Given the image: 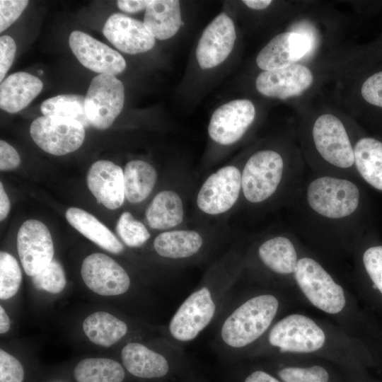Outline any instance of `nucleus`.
Instances as JSON below:
<instances>
[{
    "label": "nucleus",
    "instance_id": "1",
    "mask_svg": "<svg viewBox=\"0 0 382 382\" xmlns=\"http://www.w3.org/2000/svg\"><path fill=\"white\" fill-rule=\"evenodd\" d=\"M238 272L231 256L214 265L173 314L166 328L168 340L182 347L214 325L231 297Z\"/></svg>",
    "mask_w": 382,
    "mask_h": 382
},
{
    "label": "nucleus",
    "instance_id": "2",
    "mask_svg": "<svg viewBox=\"0 0 382 382\" xmlns=\"http://www.w3.org/2000/svg\"><path fill=\"white\" fill-rule=\"evenodd\" d=\"M280 297L274 292H253L231 301L214 324L212 345L228 356L248 355L265 337L281 311Z\"/></svg>",
    "mask_w": 382,
    "mask_h": 382
},
{
    "label": "nucleus",
    "instance_id": "3",
    "mask_svg": "<svg viewBox=\"0 0 382 382\" xmlns=\"http://www.w3.org/2000/svg\"><path fill=\"white\" fill-rule=\"evenodd\" d=\"M327 342L326 332L316 320L306 315L291 313L277 320L248 355L270 352L312 354L323 349Z\"/></svg>",
    "mask_w": 382,
    "mask_h": 382
},
{
    "label": "nucleus",
    "instance_id": "4",
    "mask_svg": "<svg viewBox=\"0 0 382 382\" xmlns=\"http://www.w3.org/2000/svg\"><path fill=\"white\" fill-rule=\"evenodd\" d=\"M294 277L301 291L316 308L330 315H337L345 308L343 288L314 259H299Z\"/></svg>",
    "mask_w": 382,
    "mask_h": 382
},
{
    "label": "nucleus",
    "instance_id": "5",
    "mask_svg": "<svg viewBox=\"0 0 382 382\" xmlns=\"http://www.w3.org/2000/svg\"><path fill=\"white\" fill-rule=\"evenodd\" d=\"M306 198L310 207L318 214L330 219H342L357 209L360 192L350 180L323 176L309 184Z\"/></svg>",
    "mask_w": 382,
    "mask_h": 382
},
{
    "label": "nucleus",
    "instance_id": "6",
    "mask_svg": "<svg viewBox=\"0 0 382 382\" xmlns=\"http://www.w3.org/2000/svg\"><path fill=\"white\" fill-rule=\"evenodd\" d=\"M284 161L272 150H262L252 155L241 173V187L245 198L260 203L270 198L281 183Z\"/></svg>",
    "mask_w": 382,
    "mask_h": 382
},
{
    "label": "nucleus",
    "instance_id": "7",
    "mask_svg": "<svg viewBox=\"0 0 382 382\" xmlns=\"http://www.w3.org/2000/svg\"><path fill=\"white\" fill-rule=\"evenodd\" d=\"M125 102L122 82L112 74L95 76L85 97L87 118L94 128L105 129L110 127L121 112Z\"/></svg>",
    "mask_w": 382,
    "mask_h": 382
},
{
    "label": "nucleus",
    "instance_id": "8",
    "mask_svg": "<svg viewBox=\"0 0 382 382\" xmlns=\"http://www.w3.org/2000/svg\"><path fill=\"white\" fill-rule=\"evenodd\" d=\"M30 133L41 149L55 156L77 150L85 139L84 127L75 120L63 117H38L31 123Z\"/></svg>",
    "mask_w": 382,
    "mask_h": 382
},
{
    "label": "nucleus",
    "instance_id": "9",
    "mask_svg": "<svg viewBox=\"0 0 382 382\" xmlns=\"http://www.w3.org/2000/svg\"><path fill=\"white\" fill-rule=\"evenodd\" d=\"M241 190L240 170L234 166H226L204 180L197 193V205L208 215L221 214L235 205Z\"/></svg>",
    "mask_w": 382,
    "mask_h": 382
},
{
    "label": "nucleus",
    "instance_id": "10",
    "mask_svg": "<svg viewBox=\"0 0 382 382\" xmlns=\"http://www.w3.org/2000/svg\"><path fill=\"white\" fill-rule=\"evenodd\" d=\"M313 139L320 155L330 164L347 168L354 163V149L346 129L335 115L324 114L316 120Z\"/></svg>",
    "mask_w": 382,
    "mask_h": 382
},
{
    "label": "nucleus",
    "instance_id": "11",
    "mask_svg": "<svg viewBox=\"0 0 382 382\" xmlns=\"http://www.w3.org/2000/svg\"><path fill=\"white\" fill-rule=\"evenodd\" d=\"M17 248L21 262L28 276L37 274L53 260L51 234L40 221L29 219L21 225L18 232Z\"/></svg>",
    "mask_w": 382,
    "mask_h": 382
},
{
    "label": "nucleus",
    "instance_id": "12",
    "mask_svg": "<svg viewBox=\"0 0 382 382\" xmlns=\"http://www.w3.org/2000/svg\"><path fill=\"white\" fill-rule=\"evenodd\" d=\"M81 273L86 285L102 296L123 294L131 285L125 270L103 253H93L86 257L82 263Z\"/></svg>",
    "mask_w": 382,
    "mask_h": 382
},
{
    "label": "nucleus",
    "instance_id": "13",
    "mask_svg": "<svg viewBox=\"0 0 382 382\" xmlns=\"http://www.w3.org/2000/svg\"><path fill=\"white\" fill-rule=\"evenodd\" d=\"M254 105L248 100H234L218 108L212 114L208 133L215 142L222 145L238 141L253 123Z\"/></svg>",
    "mask_w": 382,
    "mask_h": 382
},
{
    "label": "nucleus",
    "instance_id": "14",
    "mask_svg": "<svg viewBox=\"0 0 382 382\" xmlns=\"http://www.w3.org/2000/svg\"><path fill=\"white\" fill-rule=\"evenodd\" d=\"M69 45L83 66L99 74L115 76L126 67L125 60L118 52L83 32H71Z\"/></svg>",
    "mask_w": 382,
    "mask_h": 382
},
{
    "label": "nucleus",
    "instance_id": "15",
    "mask_svg": "<svg viewBox=\"0 0 382 382\" xmlns=\"http://www.w3.org/2000/svg\"><path fill=\"white\" fill-rule=\"evenodd\" d=\"M162 351L153 349L139 342H130L122 347L121 359L127 371L136 377L161 378L169 374L171 363H174L171 359L180 358L183 349L178 346L168 354Z\"/></svg>",
    "mask_w": 382,
    "mask_h": 382
},
{
    "label": "nucleus",
    "instance_id": "16",
    "mask_svg": "<svg viewBox=\"0 0 382 382\" xmlns=\"http://www.w3.org/2000/svg\"><path fill=\"white\" fill-rule=\"evenodd\" d=\"M236 34L233 22L225 13L218 15L204 29L198 42L196 57L203 69L216 66L231 52Z\"/></svg>",
    "mask_w": 382,
    "mask_h": 382
},
{
    "label": "nucleus",
    "instance_id": "17",
    "mask_svg": "<svg viewBox=\"0 0 382 382\" xmlns=\"http://www.w3.org/2000/svg\"><path fill=\"white\" fill-rule=\"evenodd\" d=\"M312 47L311 37L299 32H285L274 36L259 52L256 63L264 71L279 69L303 57Z\"/></svg>",
    "mask_w": 382,
    "mask_h": 382
},
{
    "label": "nucleus",
    "instance_id": "18",
    "mask_svg": "<svg viewBox=\"0 0 382 382\" xmlns=\"http://www.w3.org/2000/svg\"><path fill=\"white\" fill-rule=\"evenodd\" d=\"M103 34L117 49L127 54L145 52L155 45V37L144 22L120 13L108 18Z\"/></svg>",
    "mask_w": 382,
    "mask_h": 382
},
{
    "label": "nucleus",
    "instance_id": "19",
    "mask_svg": "<svg viewBox=\"0 0 382 382\" xmlns=\"http://www.w3.org/2000/svg\"><path fill=\"white\" fill-rule=\"evenodd\" d=\"M311 70L294 64L279 69L264 71L256 79L257 90L267 97L285 99L302 94L312 83Z\"/></svg>",
    "mask_w": 382,
    "mask_h": 382
},
{
    "label": "nucleus",
    "instance_id": "20",
    "mask_svg": "<svg viewBox=\"0 0 382 382\" xmlns=\"http://www.w3.org/2000/svg\"><path fill=\"white\" fill-rule=\"evenodd\" d=\"M87 184L98 202L108 209H115L123 204L125 198L123 170L112 161L95 162L88 172Z\"/></svg>",
    "mask_w": 382,
    "mask_h": 382
},
{
    "label": "nucleus",
    "instance_id": "21",
    "mask_svg": "<svg viewBox=\"0 0 382 382\" xmlns=\"http://www.w3.org/2000/svg\"><path fill=\"white\" fill-rule=\"evenodd\" d=\"M153 246L156 254L173 262L190 261L203 254L205 241L194 230H169L159 233Z\"/></svg>",
    "mask_w": 382,
    "mask_h": 382
},
{
    "label": "nucleus",
    "instance_id": "22",
    "mask_svg": "<svg viewBox=\"0 0 382 382\" xmlns=\"http://www.w3.org/2000/svg\"><path fill=\"white\" fill-rule=\"evenodd\" d=\"M43 88L37 76L24 71L13 73L0 85V108L9 113H16L28 106Z\"/></svg>",
    "mask_w": 382,
    "mask_h": 382
},
{
    "label": "nucleus",
    "instance_id": "23",
    "mask_svg": "<svg viewBox=\"0 0 382 382\" xmlns=\"http://www.w3.org/2000/svg\"><path fill=\"white\" fill-rule=\"evenodd\" d=\"M257 255L267 270L278 275L294 274L299 260L293 243L282 236L262 242L257 248Z\"/></svg>",
    "mask_w": 382,
    "mask_h": 382
},
{
    "label": "nucleus",
    "instance_id": "24",
    "mask_svg": "<svg viewBox=\"0 0 382 382\" xmlns=\"http://www.w3.org/2000/svg\"><path fill=\"white\" fill-rule=\"evenodd\" d=\"M183 201L176 192L165 190L152 199L145 213L149 226L156 230H170L184 219Z\"/></svg>",
    "mask_w": 382,
    "mask_h": 382
},
{
    "label": "nucleus",
    "instance_id": "25",
    "mask_svg": "<svg viewBox=\"0 0 382 382\" xmlns=\"http://www.w3.org/2000/svg\"><path fill=\"white\" fill-rule=\"evenodd\" d=\"M144 23L158 40L170 38L183 24L180 1L177 0H154L146 8Z\"/></svg>",
    "mask_w": 382,
    "mask_h": 382
},
{
    "label": "nucleus",
    "instance_id": "26",
    "mask_svg": "<svg viewBox=\"0 0 382 382\" xmlns=\"http://www.w3.org/2000/svg\"><path fill=\"white\" fill-rule=\"evenodd\" d=\"M66 218L74 228L100 248L114 254L124 250L115 234L90 213L71 207L66 212Z\"/></svg>",
    "mask_w": 382,
    "mask_h": 382
},
{
    "label": "nucleus",
    "instance_id": "27",
    "mask_svg": "<svg viewBox=\"0 0 382 382\" xmlns=\"http://www.w3.org/2000/svg\"><path fill=\"white\" fill-rule=\"evenodd\" d=\"M83 330L93 343L109 347L127 335L128 326L125 322L112 314L97 311L84 320Z\"/></svg>",
    "mask_w": 382,
    "mask_h": 382
},
{
    "label": "nucleus",
    "instance_id": "28",
    "mask_svg": "<svg viewBox=\"0 0 382 382\" xmlns=\"http://www.w3.org/2000/svg\"><path fill=\"white\" fill-rule=\"evenodd\" d=\"M354 164L361 176L382 190V142L370 137L360 139L354 148Z\"/></svg>",
    "mask_w": 382,
    "mask_h": 382
},
{
    "label": "nucleus",
    "instance_id": "29",
    "mask_svg": "<svg viewBox=\"0 0 382 382\" xmlns=\"http://www.w3.org/2000/svg\"><path fill=\"white\" fill-rule=\"evenodd\" d=\"M125 195L131 203L143 202L151 192L157 180L155 168L141 160L128 162L123 171Z\"/></svg>",
    "mask_w": 382,
    "mask_h": 382
},
{
    "label": "nucleus",
    "instance_id": "30",
    "mask_svg": "<svg viewBox=\"0 0 382 382\" xmlns=\"http://www.w3.org/2000/svg\"><path fill=\"white\" fill-rule=\"evenodd\" d=\"M77 382H122L125 373L117 361L107 358H88L76 366Z\"/></svg>",
    "mask_w": 382,
    "mask_h": 382
},
{
    "label": "nucleus",
    "instance_id": "31",
    "mask_svg": "<svg viewBox=\"0 0 382 382\" xmlns=\"http://www.w3.org/2000/svg\"><path fill=\"white\" fill-rule=\"evenodd\" d=\"M40 110L45 116L63 117L75 120L83 127L91 124L85 110V97L78 94H62L43 101Z\"/></svg>",
    "mask_w": 382,
    "mask_h": 382
},
{
    "label": "nucleus",
    "instance_id": "32",
    "mask_svg": "<svg viewBox=\"0 0 382 382\" xmlns=\"http://www.w3.org/2000/svg\"><path fill=\"white\" fill-rule=\"evenodd\" d=\"M274 374L282 382H337L331 371L321 364H279Z\"/></svg>",
    "mask_w": 382,
    "mask_h": 382
},
{
    "label": "nucleus",
    "instance_id": "33",
    "mask_svg": "<svg viewBox=\"0 0 382 382\" xmlns=\"http://www.w3.org/2000/svg\"><path fill=\"white\" fill-rule=\"evenodd\" d=\"M22 279V274L16 258L11 254L0 253V299L6 300L13 296L18 291Z\"/></svg>",
    "mask_w": 382,
    "mask_h": 382
},
{
    "label": "nucleus",
    "instance_id": "34",
    "mask_svg": "<svg viewBox=\"0 0 382 382\" xmlns=\"http://www.w3.org/2000/svg\"><path fill=\"white\" fill-rule=\"evenodd\" d=\"M116 231L122 241L130 248L144 245L150 238L146 227L133 217L130 212H125L120 216Z\"/></svg>",
    "mask_w": 382,
    "mask_h": 382
},
{
    "label": "nucleus",
    "instance_id": "35",
    "mask_svg": "<svg viewBox=\"0 0 382 382\" xmlns=\"http://www.w3.org/2000/svg\"><path fill=\"white\" fill-rule=\"evenodd\" d=\"M32 280L37 289L52 294L60 293L66 285L63 267L54 259L45 268L32 277Z\"/></svg>",
    "mask_w": 382,
    "mask_h": 382
},
{
    "label": "nucleus",
    "instance_id": "36",
    "mask_svg": "<svg viewBox=\"0 0 382 382\" xmlns=\"http://www.w3.org/2000/svg\"><path fill=\"white\" fill-rule=\"evenodd\" d=\"M362 260L374 287L382 294V246H373L366 249Z\"/></svg>",
    "mask_w": 382,
    "mask_h": 382
},
{
    "label": "nucleus",
    "instance_id": "37",
    "mask_svg": "<svg viewBox=\"0 0 382 382\" xmlns=\"http://www.w3.org/2000/svg\"><path fill=\"white\" fill-rule=\"evenodd\" d=\"M24 370L20 361L3 349L0 350V382H23Z\"/></svg>",
    "mask_w": 382,
    "mask_h": 382
},
{
    "label": "nucleus",
    "instance_id": "38",
    "mask_svg": "<svg viewBox=\"0 0 382 382\" xmlns=\"http://www.w3.org/2000/svg\"><path fill=\"white\" fill-rule=\"evenodd\" d=\"M29 1L25 0L0 1V33L11 25L21 16Z\"/></svg>",
    "mask_w": 382,
    "mask_h": 382
},
{
    "label": "nucleus",
    "instance_id": "39",
    "mask_svg": "<svg viewBox=\"0 0 382 382\" xmlns=\"http://www.w3.org/2000/svg\"><path fill=\"white\" fill-rule=\"evenodd\" d=\"M361 92L366 101L382 108V71L369 76L364 82Z\"/></svg>",
    "mask_w": 382,
    "mask_h": 382
},
{
    "label": "nucleus",
    "instance_id": "40",
    "mask_svg": "<svg viewBox=\"0 0 382 382\" xmlns=\"http://www.w3.org/2000/svg\"><path fill=\"white\" fill-rule=\"evenodd\" d=\"M16 45L13 39L8 35L0 37V81L10 69L14 59Z\"/></svg>",
    "mask_w": 382,
    "mask_h": 382
},
{
    "label": "nucleus",
    "instance_id": "41",
    "mask_svg": "<svg viewBox=\"0 0 382 382\" xmlns=\"http://www.w3.org/2000/svg\"><path fill=\"white\" fill-rule=\"evenodd\" d=\"M21 163L17 151L4 140L0 141V170H11L16 168Z\"/></svg>",
    "mask_w": 382,
    "mask_h": 382
},
{
    "label": "nucleus",
    "instance_id": "42",
    "mask_svg": "<svg viewBox=\"0 0 382 382\" xmlns=\"http://www.w3.org/2000/svg\"><path fill=\"white\" fill-rule=\"evenodd\" d=\"M243 382H282L274 374L264 369H255L244 378Z\"/></svg>",
    "mask_w": 382,
    "mask_h": 382
},
{
    "label": "nucleus",
    "instance_id": "43",
    "mask_svg": "<svg viewBox=\"0 0 382 382\" xmlns=\"http://www.w3.org/2000/svg\"><path fill=\"white\" fill-rule=\"evenodd\" d=\"M151 1L146 0H119L117 1L118 8L128 13H134L146 9Z\"/></svg>",
    "mask_w": 382,
    "mask_h": 382
},
{
    "label": "nucleus",
    "instance_id": "44",
    "mask_svg": "<svg viewBox=\"0 0 382 382\" xmlns=\"http://www.w3.org/2000/svg\"><path fill=\"white\" fill-rule=\"evenodd\" d=\"M10 209L8 197L4 189L2 183H0V220L3 221L8 215Z\"/></svg>",
    "mask_w": 382,
    "mask_h": 382
},
{
    "label": "nucleus",
    "instance_id": "45",
    "mask_svg": "<svg viewBox=\"0 0 382 382\" xmlns=\"http://www.w3.org/2000/svg\"><path fill=\"white\" fill-rule=\"evenodd\" d=\"M243 2L249 8L253 9H264L271 3L270 0H244Z\"/></svg>",
    "mask_w": 382,
    "mask_h": 382
},
{
    "label": "nucleus",
    "instance_id": "46",
    "mask_svg": "<svg viewBox=\"0 0 382 382\" xmlns=\"http://www.w3.org/2000/svg\"><path fill=\"white\" fill-rule=\"evenodd\" d=\"M10 328V320L3 306H0V333H6Z\"/></svg>",
    "mask_w": 382,
    "mask_h": 382
}]
</instances>
